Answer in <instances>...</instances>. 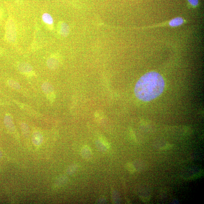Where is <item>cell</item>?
I'll return each instance as SVG.
<instances>
[{
    "mask_svg": "<svg viewBox=\"0 0 204 204\" xmlns=\"http://www.w3.org/2000/svg\"><path fill=\"white\" fill-rule=\"evenodd\" d=\"M21 128L23 134L25 135H28L29 134V130L27 125L25 123H23L21 125Z\"/></svg>",
    "mask_w": 204,
    "mask_h": 204,
    "instance_id": "obj_12",
    "label": "cell"
},
{
    "mask_svg": "<svg viewBox=\"0 0 204 204\" xmlns=\"http://www.w3.org/2000/svg\"><path fill=\"white\" fill-rule=\"evenodd\" d=\"M188 1L193 6L196 7L198 5V0H188Z\"/></svg>",
    "mask_w": 204,
    "mask_h": 204,
    "instance_id": "obj_15",
    "label": "cell"
},
{
    "mask_svg": "<svg viewBox=\"0 0 204 204\" xmlns=\"http://www.w3.org/2000/svg\"><path fill=\"white\" fill-rule=\"evenodd\" d=\"M60 28V33L62 36L66 37L69 35L70 31V28L66 23H63Z\"/></svg>",
    "mask_w": 204,
    "mask_h": 204,
    "instance_id": "obj_7",
    "label": "cell"
},
{
    "mask_svg": "<svg viewBox=\"0 0 204 204\" xmlns=\"http://www.w3.org/2000/svg\"><path fill=\"white\" fill-rule=\"evenodd\" d=\"M183 19L181 17H178L172 19L169 22L170 26H177L181 25L183 24Z\"/></svg>",
    "mask_w": 204,
    "mask_h": 204,
    "instance_id": "obj_10",
    "label": "cell"
},
{
    "mask_svg": "<svg viewBox=\"0 0 204 204\" xmlns=\"http://www.w3.org/2000/svg\"><path fill=\"white\" fill-rule=\"evenodd\" d=\"M47 64L48 67L51 69H56L58 65L57 60L53 58H49L47 60Z\"/></svg>",
    "mask_w": 204,
    "mask_h": 204,
    "instance_id": "obj_8",
    "label": "cell"
},
{
    "mask_svg": "<svg viewBox=\"0 0 204 204\" xmlns=\"http://www.w3.org/2000/svg\"><path fill=\"white\" fill-rule=\"evenodd\" d=\"M127 168L128 170L131 173H134L136 170L134 166L131 163H128L127 164Z\"/></svg>",
    "mask_w": 204,
    "mask_h": 204,
    "instance_id": "obj_13",
    "label": "cell"
},
{
    "mask_svg": "<svg viewBox=\"0 0 204 204\" xmlns=\"http://www.w3.org/2000/svg\"><path fill=\"white\" fill-rule=\"evenodd\" d=\"M173 145L169 144H168L164 146H163L162 148L160 149L161 150H167L170 149L172 148H173Z\"/></svg>",
    "mask_w": 204,
    "mask_h": 204,
    "instance_id": "obj_14",
    "label": "cell"
},
{
    "mask_svg": "<svg viewBox=\"0 0 204 204\" xmlns=\"http://www.w3.org/2000/svg\"><path fill=\"white\" fill-rule=\"evenodd\" d=\"M42 90L44 93L50 100L54 98V90L51 85L48 82L44 83L42 86Z\"/></svg>",
    "mask_w": 204,
    "mask_h": 204,
    "instance_id": "obj_2",
    "label": "cell"
},
{
    "mask_svg": "<svg viewBox=\"0 0 204 204\" xmlns=\"http://www.w3.org/2000/svg\"><path fill=\"white\" fill-rule=\"evenodd\" d=\"M42 21L45 24L51 25L54 23V19L50 14L48 13H44L42 15Z\"/></svg>",
    "mask_w": 204,
    "mask_h": 204,
    "instance_id": "obj_9",
    "label": "cell"
},
{
    "mask_svg": "<svg viewBox=\"0 0 204 204\" xmlns=\"http://www.w3.org/2000/svg\"><path fill=\"white\" fill-rule=\"evenodd\" d=\"M2 152H1V151L0 150V159H1L2 157Z\"/></svg>",
    "mask_w": 204,
    "mask_h": 204,
    "instance_id": "obj_16",
    "label": "cell"
},
{
    "mask_svg": "<svg viewBox=\"0 0 204 204\" xmlns=\"http://www.w3.org/2000/svg\"><path fill=\"white\" fill-rule=\"evenodd\" d=\"M165 83L161 74L155 72L147 73L135 85L134 93L139 100L149 102L158 97L164 90Z\"/></svg>",
    "mask_w": 204,
    "mask_h": 204,
    "instance_id": "obj_1",
    "label": "cell"
},
{
    "mask_svg": "<svg viewBox=\"0 0 204 204\" xmlns=\"http://www.w3.org/2000/svg\"><path fill=\"white\" fill-rule=\"evenodd\" d=\"M11 26H7V38L10 42H13L16 38V32L15 24L10 22Z\"/></svg>",
    "mask_w": 204,
    "mask_h": 204,
    "instance_id": "obj_3",
    "label": "cell"
},
{
    "mask_svg": "<svg viewBox=\"0 0 204 204\" xmlns=\"http://www.w3.org/2000/svg\"><path fill=\"white\" fill-rule=\"evenodd\" d=\"M9 86L12 88L16 90H19L20 89L21 87L19 83L13 80H10L8 81Z\"/></svg>",
    "mask_w": 204,
    "mask_h": 204,
    "instance_id": "obj_11",
    "label": "cell"
},
{
    "mask_svg": "<svg viewBox=\"0 0 204 204\" xmlns=\"http://www.w3.org/2000/svg\"><path fill=\"white\" fill-rule=\"evenodd\" d=\"M33 143L35 145H39L41 144L43 141V136L41 133L36 131L33 133L32 137Z\"/></svg>",
    "mask_w": 204,
    "mask_h": 204,
    "instance_id": "obj_6",
    "label": "cell"
},
{
    "mask_svg": "<svg viewBox=\"0 0 204 204\" xmlns=\"http://www.w3.org/2000/svg\"><path fill=\"white\" fill-rule=\"evenodd\" d=\"M18 69L21 72L24 74L31 73L33 70L32 67L31 65L29 64L26 63H22L19 64Z\"/></svg>",
    "mask_w": 204,
    "mask_h": 204,
    "instance_id": "obj_5",
    "label": "cell"
},
{
    "mask_svg": "<svg viewBox=\"0 0 204 204\" xmlns=\"http://www.w3.org/2000/svg\"><path fill=\"white\" fill-rule=\"evenodd\" d=\"M4 123L5 126L9 131L11 132H14L15 130V125L12 117L10 115H7L5 116Z\"/></svg>",
    "mask_w": 204,
    "mask_h": 204,
    "instance_id": "obj_4",
    "label": "cell"
}]
</instances>
